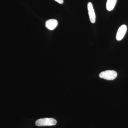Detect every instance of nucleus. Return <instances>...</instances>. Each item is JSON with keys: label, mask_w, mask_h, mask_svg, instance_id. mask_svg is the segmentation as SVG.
<instances>
[{"label": "nucleus", "mask_w": 128, "mask_h": 128, "mask_svg": "<svg viewBox=\"0 0 128 128\" xmlns=\"http://www.w3.org/2000/svg\"><path fill=\"white\" fill-rule=\"evenodd\" d=\"M118 74L113 70H107L102 72L99 74L100 78L107 80H114L116 78Z\"/></svg>", "instance_id": "obj_2"}, {"label": "nucleus", "mask_w": 128, "mask_h": 128, "mask_svg": "<svg viewBox=\"0 0 128 128\" xmlns=\"http://www.w3.org/2000/svg\"><path fill=\"white\" fill-rule=\"evenodd\" d=\"M117 0H107L106 7L108 11L112 10L116 4Z\"/></svg>", "instance_id": "obj_6"}, {"label": "nucleus", "mask_w": 128, "mask_h": 128, "mask_svg": "<svg viewBox=\"0 0 128 128\" xmlns=\"http://www.w3.org/2000/svg\"><path fill=\"white\" fill-rule=\"evenodd\" d=\"M87 7L90 21L92 23H94L96 21V15L92 2H88Z\"/></svg>", "instance_id": "obj_3"}, {"label": "nucleus", "mask_w": 128, "mask_h": 128, "mask_svg": "<svg viewBox=\"0 0 128 128\" xmlns=\"http://www.w3.org/2000/svg\"><path fill=\"white\" fill-rule=\"evenodd\" d=\"M127 30V26L122 25L120 27L117 32L116 38L118 41H120L123 38Z\"/></svg>", "instance_id": "obj_4"}, {"label": "nucleus", "mask_w": 128, "mask_h": 128, "mask_svg": "<svg viewBox=\"0 0 128 128\" xmlns=\"http://www.w3.org/2000/svg\"><path fill=\"white\" fill-rule=\"evenodd\" d=\"M56 124V120L52 118H41L37 120L35 122L36 126H54Z\"/></svg>", "instance_id": "obj_1"}, {"label": "nucleus", "mask_w": 128, "mask_h": 128, "mask_svg": "<svg viewBox=\"0 0 128 128\" xmlns=\"http://www.w3.org/2000/svg\"><path fill=\"white\" fill-rule=\"evenodd\" d=\"M54 0L60 4H62L64 2V0Z\"/></svg>", "instance_id": "obj_7"}, {"label": "nucleus", "mask_w": 128, "mask_h": 128, "mask_svg": "<svg viewBox=\"0 0 128 128\" xmlns=\"http://www.w3.org/2000/svg\"><path fill=\"white\" fill-rule=\"evenodd\" d=\"M58 21L56 19H49L46 21L45 25L46 27L49 30H52L55 29L58 25Z\"/></svg>", "instance_id": "obj_5"}]
</instances>
